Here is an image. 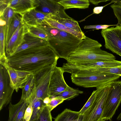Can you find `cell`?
I'll use <instances>...</instances> for the list:
<instances>
[{"mask_svg": "<svg viewBox=\"0 0 121 121\" xmlns=\"http://www.w3.org/2000/svg\"><path fill=\"white\" fill-rule=\"evenodd\" d=\"M28 31L26 25L22 20L5 48L6 56H11L15 53L22 43L24 35Z\"/></svg>", "mask_w": 121, "mask_h": 121, "instance_id": "4fadbf2b", "label": "cell"}, {"mask_svg": "<svg viewBox=\"0 0 121 121\" xmlns=\"http://www.w3.org/2000/svg\"><path fill=\"white\" fill-rule=\"evenodd\" d=\"M37 26L44 29L50 35L49 44L59 58L67 60L82 40L52 27L45 21Z\"/></svg>", "mask_w": 121, "mask_h": 121, "instance_id": "3957f363", "label": "cell"}, {"mask_svg": "<svg viewBox=\"0 0 121 121\" xmlns=\"http://www.w3.org/2000/svg\"><path fill=\"white\" fill-rule=\"evenodd\" d=\"M51 99L50 97H48L45 98L43 100V103L46 106L51 101Z\"/></svg>", "mask_w": 121, "mask_h": 121, "instance_id": "74e56055", "label": "cell"}, {"mask_svg": "<svg viewBox=\"0 0 121 121\" xmlns=\"http://www.w3.org/2000/svg\"><path fill=\"white\" fill-rule=\"evenodd\" d=\"M51 100L47 106L51 112L58 105L62 103L65 100L57 97H50Z\"/></svg>", "mask_w": 121, "mask_h": 121, "instance_id": "d6a6232c", "label": "cell"}, {"mask_svg": "<svg viewBox=\"0 0 121 121\" xmlns=\"http://www.w3.org/2000/svg\"><path fill=\"white\" fill-rule=\"evenodd\" d=\"M14 90L10 85L8 71L3 65H0V110L10 103Z\"/></svg>", "mask_w": 121, "mask_h": 121, "instance_id": "30bf717a", "label": "cell"}, {"mask_svg": "<svg viewBox=\"0 0 121 121\" xmlns=\"http://www.w3.org/2000/svg\"><path fill=\"white\" fill-rule=\"evenodd\" d=\"M97 69L98 73L114 74L121 76V65L110 68H97Z\"/></svg>", "mask_w": 121, "mask_h": 121, "instance_id": "f1b7e54d", "label": "cell"}, {"mask_svg": "<svg viewBox=\"0 0 121 121\" xmlns=\"http://www.w3.org/2000/svg\"><path fill=\"white\" fill-rule=\"evenodd\" d=\"M15 13L12 9L7 5L4 9L0 11V19L3 20L4 23V27L5 41L6 39L12 18Z\"/></svg>", "mask_w": 121, "mask_h": 121, "instance_id": "ffe728a7", "label": "cell"}, {"mask_svg": "<svg viewBox=\"0 0 121 121\" xmlns=\"http://www.w3.org/2000/svg\"><path fill=\"white\" fill-rule=\"evenodd\" d=\"M49 44L48 41L34 35L28 31L24 35L22 43L14 54L30 48Z\"/></svg>", "mask_w": 121, "mask_h": 121, "instance_id": "2e32d148", "label": "cell"}, {"mask_svg": "<svg viewBox=\"0 0 121 121\" xmlns=\"http://www.w3.org/2000/svg\"><path fill=\"white\" fill-rule=\"evenodd\" d=\"M0 64L3 65L8 63L5 51V37L3 26L0 25Z\"/></svg>", "mask_w": 121, "mask_h": 121, "instance_id": "83f0119b", "label": "cell"}, {"mask_svg": "<svg viewBox=\"0 0 121 121\" xmlns=\"http://www.w3.org/2000/svg\"><path fill=\"white\" fill-rule=\"evenodd\" d=\"M5 1L7 6L12 9L15 13L22 15L34 8V0H5Z\"/></svg>", "mask_w": 121, "mask_h": 121, "instance_id": "e0dca14e", "label": "cell"}, {"mask_svg": "<svg viewBox=\"0 0 121 121\" xmlns=\"http://www.w3.org/2000/svg\"><path fill=\"white\" fill-rule=\"evenodd\" d=\"M105 120L103 119H102L99 120V121H105Z\"/></svg>", "mask_w": 121, "mask_h": 121, "instance_id": "ab89813d", "label": "cell"}, {"mask_svg": "<svg viewBox=\"0 0 121 121\" xmlns=\"http://www.w3.org/2000/svg\"><path fill=\"white\" fill-rule=\"evenodd\" d=\"M22 94L21 99L27 100L36 91L35 75L32 74L24 83L21 89Z\"/></svg>", "mask_w": 121, "mask_h": 121, "instance_id": "d6986e66", "label": "cell"}, {"mask_svg": "<svg viewBox=\"0 0 121 121\" xmlns=\"http://www.w3.org/2000/svg\"><path fill=\"white\" fill-rule=\"evenodd\" d=\"M79 115V112L66 108L57 116L54 121H78Z\"/></svg>", "mask_w": 121, "mask_h": 121, "instance_id": "cb8c5ba5", "label": "cell"}, {"mask_svg": "<svg viewBox=\"0 0 121 121\" xmlns=\"http://www.w3.org/2000/svg\"><path fill=\"white\" fill-rule=\"evenodd\" d=\"M64 73L62 67L56 66L55 67L49 86V93L50 97L55 96L64 91L68 86L64 79Z\"/></svg>", "mask_w": 121, "mask_h": 121, "instance_id": "8fae6325", "label": "cell"}, {"mask_svg": "<svg viewBox=\"0 0 121 121\" xmlns=\"http://www.w3.org/2000/svg\"><path fill=\"white\" fill-rule=\"evenodd\" d=\"M26 25L28 32L34 35L48 41L50 38V35L45 30L38 26Z\"/></svg>", "mask_w": 121, "mask_h": 121, "instance_id": "4316f807", "label": "cell"}, {"mask_svg": "<svg viewBox=\"0 0 121 121\" xmlns=\"http://www.w3.org/2000/svg\"><path fill=\"white\" fill-rule=\"evenodd\" d=\"M114 1L115 0H112L110 3L103 6L97 7H94L93 10V13L91 15L94 14H99L100 13L102 12V10L104 7L110 4L113 3Z\"/></svg>", "mask_w": 121, "mask_h": 121, "instance_id": "d590c367", "label": "cell"}, {"mask_svg": "<svg viewBox=\"0 0 121 121\" xmlns=\"http://www.w3.org/2000/svg\"><path fill=\"white\" fill-rule=\"evenodd\" d=\"M71 79L76 85L84 87H99L119 78L120 76L106 73L90 74H71Z\"/></svg>", "mask_w": 121, "mask_h": 121, "instance_id": "5b68a950", "label": "cell"}, {"mask_svg": "<svg viewBox=\"0 0 121 121\" xmlns=\"http://www.w3.org/2000/svg\"><path fill=\"white\" fill-rule=\"evenodd\" d=\"M45 21L51 26L70 33L82 40L84 39L86 37L84 34L81 33L69 28L64 25L58 23L54 19L49 18Z\"/></svg>", "mask_w": 121, "mask_h": 121, "instance_id": "7402d4cb", "label": "cell"}, {"mask_svg": "<svg viewBox=\"0 0 121 121\" xmlns=\"http://www.w3.org/2000/svg\"><path fill=\"white\" fill-rule=\"evenodd\" d=\"M110 6L117 19L118 24L121 26V0H115L114 2Z\"/></svg>", "mask_w": 121, "mask_h": 121, "instance_id": "f546056e", "label": "cell"}, {"mask_svg": "<svg viewBox=\"0 0 121 121\" xmlns=\"http://www.w3.org/2000/svg\"><path fill=\"white\" fill-rule=\"evenodd\" d=\"M109 120V121H112V119H110Z\"/></svg>", "mask_w": 121, "mask_h": 121, "instance_id": "60d3db41", "label": "cell"}, {"mask_svg": "<svg viewBox=\"0 0 121 121\" xmlns=\"http://www.w3.org/2000/svg\"><path fill=\"white\" fill-rule=\"evenodd\" d=\"M26 101L29 104L31 103L33 107V112L30 121H38L43 109L46 106L42 100L37 97L36 92L33 93Z\"/></svg>", "mask_w": 121, "mask_h": 121, "instance_id": "ac0fdd59", "label": "cell"}, {"mask_svg": "<svg viewBox=\"0 0 121 121\" xmlns=\"http://www.w3.org/2000/svg\"><path fill=\"white\" fill-rule=\"evenodd\" d=\"M118 24L117 23L116 25H91L85 26L84 27V29H95L96 30L99 29H105L108 28L109 26H116L118 25Z\"/></svg>", "mask_w": 121, "mask_h": 121, "instance_id": "836d02e7", "label": "cell"}, {"mask_svg": "<svg viewBox=\"0 0 121 121\" xmlns=\"http://www.w3.org/2000/svg\"><path fill=\"white\" fill-rule=\"evenodd\" d=\"M51 18L54 19L59 23L82 34H84L81 30L78 22L73 19L65 18L53 15Z\"/></svg>", "mask_w": 121, "mask_h": 121, "instance_id": "d4e9b609", "label": "cell"}, {"mask_svg": "<svg viewBox=\"0 0 121 121\" xmlns=\"http://www.w3.org/2000/svg\"><path fill=\"white\" fill-rule=\"evenodd\" d=\"M52 15L37 11L34 8L22 15V20L27 25L37 26L48 19L51 18Z\"/></svg>", "mask_w": 121, "mask_h": 121, "instance_id": "5bb4252c", "label": "cell"}, {"mask_svg": "<svg viewBox=\"0 0 121 121\" xmlns=\"http://www.w3.org/2000/svg\"><path fill=\"white\" fill-rule=\"evenodd\" d=\"M58 1L34 0V7L36 10L43 13L63 18L73 19L66 14L63 7L58 3Z\"/></svg>", "mask_w": 121, "mask_h": 121, "instance_id": "9c48e42d", "label": "cell"}, {"mask_svg": "<svg viewBox=\"0 0 121 121\" xmlns=\"http://www.w3.org/2000/svg\"><path fill=\"white\" fill-rule=\"evenodd\" d=\"M38 121H52L51 112L47 106H45L43 109Z\"/></svg>", "mask_w": 121, "mask_h": 121, "instance_id": "4dcf8cb0", "label": "cell"}, {"mask_svg": "<svg viewBox=\"0 0 121 121\" xmlns=\"http://www.w3.org/2000/svg\"><path fill=\"white\" fill-rule=\"evenodd\" d=\"M96 90L94 91L88 100L81 109L79 111L80 115L84 114L93 104L95 96Z\"/></svg>", "mask_w": 121, "mask_h": 121, "instance_id": "1f68e13d", "label": "cell"}, {"mask_svg": "<svg viewBox=\"0 0 121 121\" xmlns=\"http://www.w3.org/2000/svg\"><path fill=\"white\" fill-rule=\"evenodd\" d=\"M4 66L8 72L10 79V85L17 92L22 89L32 73L30 72L17 70L10 66L7 63Z\"/></svg>", "mask_w": 121, "mask_h": 121, "instance_id": "7c38bea8", "label": "cell"}, {"mask_svg": "<svg viewBox=\"0 0 121 121\" xmlns=\"http://www.w3.org/2000/svg\"><path fill=\"white\" fill-rule=\"evenodd\" d=\"M58 3L65 10L73 8L85 9L88 8L90 5L88 0H58Z\"/></svg>", "mask_w": 121, "mask_h": 121, "instance_id": "44dd1931", "label": "cell"}, {"mask_svg": "<svg viewBox=\"0 0 121 121\" xmlns=\"http://www.w3.org/2000/svg\"><path fill=\"white\" fill-rule=\"evenodd\" d=\"M121 102V80L111 84L102 117L105 121L111 119Z\"/></svg>", "mask_w": 121, "mask_h": 121, "instance_id": "8992f818", "label": "cell"}, {"mask_svg": "<svg viewBox=\"0 0 121 121\" xmlns=\"http://www.w3.org/2000/svg\"><path fill=\"white\" fill-rule=\"evenodd\" d=\"M117 119L118 121L121 120V112L117 117Z\"/></svg>", "mask_w": 121, "mask_h": 121, "instance_id": "f35d334b", "label": "cell"}, {"mask_svg": "<svg viewBox=\"0 0 121 121\" xmlns=\"http://www.w3.org/2000/svg\"><path fill=\"white\" fill-rule=\"evenodd\" d=\"M7 57L12 67L35 75L57 62L59 58L49 44L28 48Z\"/></svg>", "mask_w": 121, "mask_h": 121, "instance_id": "6da1fadb", "label": "cell"}, {"mask_svg": "<svg viewBox=\"0 0 121 121\" xmlns=\"http://www.w3.org/2000/svg\"><path fill=\"white\" fill-rule=\"evenodd\" d=\"M89 2L95 5H96L100 2H106L107 1H109V0H89Z\"/></svg>", "mask_w": 121, "mask_h": 121, "instance_id": "8d00e7d4", "label": "cell"}, {"mask_svg": "<svg viewBox=\"0 0 121 121\" xmlns=\"http://www.w3.org/2000/svg\"><path fill=\"white\" fill-rule=\"evenodd\" d=\"M33 111V107L31 103L26 110L24 115V121H30Z\"/></svg>", "mask_w": 121, "mask_h": 121, "instance_id": "e575fe53", "label": "cell"}, {"mask_svg": "<svg viewBox=\"0 0 121 121\" xmlns=\"http://www.w3.org/2000/svg\"><path fill=\"white\" fill-rule=\"evenodd\" d=\"M29 104L26 100L21 99L15 104H13L10 102L8 107V121H24L25 112Z\"/></svg>", "mask_w": 121, "mask_h": 121, "instance_id": "9a60e30c", "label": "cell"}, {"mask_svg": "<svg viewBox=\"0 0 121 121\" xmlns=\"http://www.w3.org/2000/svg\"><path fill=\"white\" fill-rule=\"evenodd\" d=\"M112 82L96 88L93 104L83 114L80 115L78 121H99L102 119L105 102Z\"/></svg>", "mask_w": 121, "mask_h": 121, "instance_id": "277c9868", "label": "cell"}, {"mask_svg": "<svg viewBox=\"0 0 121 121\" xmlns=\"http://www.w3.org/2000/svg\"><path fill=\"white\" fill-rule=\"evenodd\" d=\"M101 34L104 39L105 48L121 57V26L102 29Z\"/></svg>", "mask_w": 121, "mask_h": 121, "instance_id": "ba28073f", "label": "cell"}, {"mask_svg": "<svg viewBox=\"0 0 121 121\" xmlns=\"http://www.w3.org/2000/svg\"><path fill=\"white\" fill-rule=\"evenodd\" d=\"M101 44L88 37L71 54L67 61L71 63L116 60L113 54L100 49Z\"/></svg>", "mask_w": 121, "mask_h": 121, "instance_id": "7a4b0ae2", "label": "cell"}, {"mask_svg": "<svg viewBox=\"0 0 121 121\" xmlns=\"http://www.w3.org/2000/svg\"><path fill=\"white\" fill-rule=\"evenodd\" d=\"M83 91L78 89L74 88L68 86L63 91L54 97H57L65 100H69L77 96Z\"/></svg>", "mask_w": 121, "mask_h": 121, "instance_id": "484cf974", "label": "cell"}, {"mask_svg": "<svg viewBox=\"0 0 121 121\" xmlns=\"http://www.w3.org/2000/svg\"><path fill=\"white\" fill-rule=\"evenodd\" d=\"M57 62L43 69L35 75L37 97L43 100L50 97L49 88L51 78Z\"/></svg>", "mask_w": 121, "mask_h": 121, "instance_id": "52a82bcc", "label": "cell"}, {"mask_svg": "<svg viewBox=\"0 0 121 121\" xmlns=\"http://www.w3.org/2000/svg\"><path fill=\"white\" fill-rule=\"evenodd\" d=\"M22 21V15L15 13L12 18L8 30L7 36L5 41V49L12 35L16 31Z\"/></svg>", "mask_w": 121, "mask_h": 121, "instance_id": "603a6c76", "label": "cell"}]
</instances>
